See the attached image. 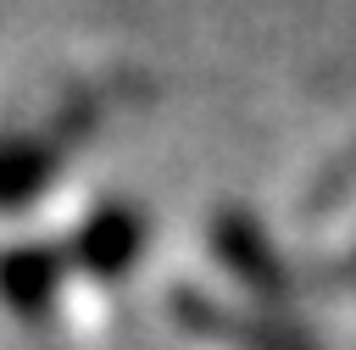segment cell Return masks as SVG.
<instances>
[{"mask_svg":"<svg viewBox=\"0 0 356 350\" xmlns=\"http://www.w3.org/2000/svg\"><path fill=\"white\" fill-rule=\"evenodd\" d=\"M172 317L189 328V333H200V339H217V344H228V350H317L312 339H306V328L300 322H289V317H245V311H234V306H222V300H211V294H200V289H178L172 294Z\"/></svg>","mask_w":356,"mask_h":350,"instance_id":"cell-2","label":"cell"},{"mask_svg":"<svg viewBox=\"0 0 356 350\" xmlns=\"http://www.w3.org/2000/svg\"><path fill=\"white\" fill-rule=\"evenodd\" d=\"M139 256H145V217L122 200L95 206L72 233V261L89 278H122Z\"/></svg>","mask_w":356,"mask_h":350,"instance_id":"cell-3","label":"cell"},{"mask_svg":"<svg viewBox=\"0 0 356 350\" xmlns=\"http://www.w3.org/2000/svg\"><path fill=\"white\" fill-rule=\"evenodd\" d=\"M211 250H217V261L234 272V283H245L250 294H261V300H273V306H284V300L300 294L295 278H289V267H284V256L273 250L267 228H261L250 211L222 206V211L211 217Z\"/></svg>","mask_w":356,"mask_h":350,"instance_id":"cell-1","label":"cell"},{"mask_svg":"<svg viewBox=\"0 0 356 350\" xmlns=\"http://www.w3.org/2000/svg\"><path fill=\"white\" fill-rule=\"evenodd\" d=\"M61 294V256L50 244H11L0 250V300L17 317H44Z\"/></svg>","mask_w":356,"mask_h":350,"instance_id":"cell-5","label":"cell"},{"mask_svg":"<svg viewBox=\"0 0 356 350\" xmlns=\"http://www.w3.org/2000/svg\"><path fill=\"white\" fill-rule=\"evenodd\" d=\"M72 139L61 128H44V133H0V211H17L28 206L67 161Z\"/></svg>","mask_w":356,"mask_h":350,"instance_id":"cell-4","label":"cell"}]
</instances>
